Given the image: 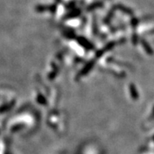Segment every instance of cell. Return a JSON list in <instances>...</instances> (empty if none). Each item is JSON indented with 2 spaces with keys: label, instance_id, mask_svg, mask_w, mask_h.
Returning a JSON list of instances; mask_svg holds the SVG:
<instances>
[]
</instances>
